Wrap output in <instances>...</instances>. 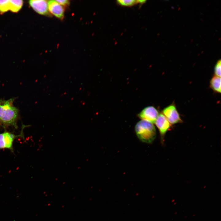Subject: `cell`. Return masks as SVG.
<instances>
[{
	"label": "cell",
	"instance_id": "1",
	"mask_svg": "<svg viewBox=\"0 0 221 221\" xmlns=\"http://www.w3.org/2000/svg\"><path fill=\"white\" fill-rule=\"evenodd\" d=\"M14 99L0 100V126L4 128L13 126L17 128L18 109L13 105Z\"/></svg>",
	"mask_w": 221,
	"mask_h": 221
},
{
	"label": "cell",
	"instance_id": "2",
	"mask_svg": "<svg viewBox=\"0 0 221 221\" xmlns=\"http://www.w3.org/2000/svg\"><path fill=\"white\" fill-rule=\"evenodd\" d=\"M135 129L138 138L143 142L151 143L156 137L155 128L153 123L148 121H139L136 125Z\"/></svg>",
	"mask_w": 221,
	"mask_h": 221
},
{
	"label": "cell",
	"instance_id": "3",
	"mask_svg": "<svg viewBox=\"0 0 221 221\" xmlns=\"http://www.w3.org/2000/svg\"><path fill=\"white\" fill-rule=\"evenodd\" d=\"M25 127H22L21 131L20 134L16 135L8 131L0 134V149H8L13 152V143L15 139L19 137H23V129Z\"/></svg>",
	"mask_w": 221,
	"mask_h": 221
},
{
	"label": "cell",
	"instance_id": "4",
	"mask_svg": "<svg viewBox=\"0 0 221 221\" xmlns=\"http://www.w3.org/2000/svg\"><path fill=\"white\" fill-rule=\"evenodd\" d=\"M162 113L171 125L182 122V120L174 103H172L164 108L162 110Z\"/></svg>",
	"mask_w": 221,
	"mask_h": 221
},
{
	"label": "cell",
	"instance_id": "5",
	"mask_svg": "<svg viewBox=\"0 0 221 221\" xmlns=\"http://www.w3.org/2000/svg\"><path fill=\"white\" fill-rule=\"evenodd\" d=\"M29 4L33 9L39 14L50 15L48 8V1L45 0H31Z\"/></svg>",
	"mask_w": 221,
	"mask_h": 221
},
{
	"label": "cell",
	"instance_id": "6",
	"mask_svg": "<svg viewBox=\"0 0 221 221\" xmlns=\"http://www.w3.org/2000/svg\"><path fill=\"white\" fill-rule=\"evenodd\" d=\"M159 114L154 107L150 106L144 108L138 114V117L142 119L155 123Z\"/></svg>",
	"mask_w": 221,
	"mask_h": 221
},
{
	"label": "cell",
	"instance_id": "7",
	"mask_svg": "<svg viewBox=\"0 0 221 221\" xmlns=\"http://www.w3.org/2000/svg\"><path fill=\"white\" fill-rule=\"evenodd\" d=\"M155 123L159 131L161 140L163 141L166 133L171 128V125L162 113L159 114Z\"/></svg>",
	"mask_w": 221,
	"mask_h": 221
},
{
	"label": "cell",
	"instance_id": "8",
	"mask_svg": "<svg viewBox=\"0 0 221 221\" xmlns=\"http://www.w3.org/2000/svg\"><path fill=\"white\" fill-rule=\"evenodd\" d=\"M48 5L49 12L60 19H64L65 9L63 6L56 0L48 1Z\"/></svg>",
	"mask_w": 221,
	"mask_h": 221
},
{
	"label": "cell",
	"instance_id": "9",
	"mask_svg": "<svg viewBox=\"0 0 221 221\" xmlns=\"http://www.w3.org/2000/svg\"><path fill=\"white\" fill-rule=\"evenodd\" d=\"M211 88L215 92L217 93H221V78L215 76L211 79L210 82Z\"/></svg>",
	"mask_w": 221,
	"mask_h": 221
},
{
	"label": "cell",
	"instance_id": "10",
	"mask_svg": "<svg viewBox=\"0 0 221 221\" xmlns=\"http://www.w3.org/2000/svg\"><path fill=\"white\" fill-rule=\"evenodd\" d=\"M10 10L14 13H17L21 8L23 4L22 0H10Z\"/></svg>",
	"mask_w": 221,
	"mask_h": 221
},
{
	"label": "cell",
	"instance_id": "11",
	"mask_svg": "<svg viewBox=\"0 0 221 221\" xmlns=\"http://www.w3.org/2000/svg\"><path fill=\"white\" fill-rule=\"evenodd\" d=\"M117 2L119 4L124 6H130L138 3H143L145 2V0H118Z\"/></svg>",
	"mask_w": 221,
	"mask_h": 221
},
{
	"label": "cell",
	"instance_id": "12",
	"mask_svg": "<svg viewBox=\"0 0 221 221\" xmlns=\"http://www.w3.org/2000/svg\"><path fill=\"white\" fill-rule=\"evenodd\" d=\"M10 10V0H0V14H3Z\"/></svg>",
	"mask_w": 221,
	"mask_h": 221
},
{
	"label": "cell",
	"instance_id": "13",
	"mask_svg": "<svg viewBox=\"0 0 221 221\" xmlns=\"http://www.w3.org/2000/svg\"><path fill=\"white\" fill-rule=\"evenodd\" d=\"M220 60H219L216 62L214 67V73L215 76L221 77V63Z\"/></svg>",
	"mask_w": 221,
	"mask_h": 221
},
{
	"label": "cell",
	"instance_id": "14",
	"mask_svg": "<svg viewBox=\"0 0 221 221\" xmlns=\"http://www.w3.org/2000/svg\"><path fill=\"white\" fill-rule=\"evenodd\" d=\"M58 3L61 6H68L70 3V2L68 0H56Z\"/></svg>",
	"mask_w": 221,
	"mask_h": 221
}]
</instances>
